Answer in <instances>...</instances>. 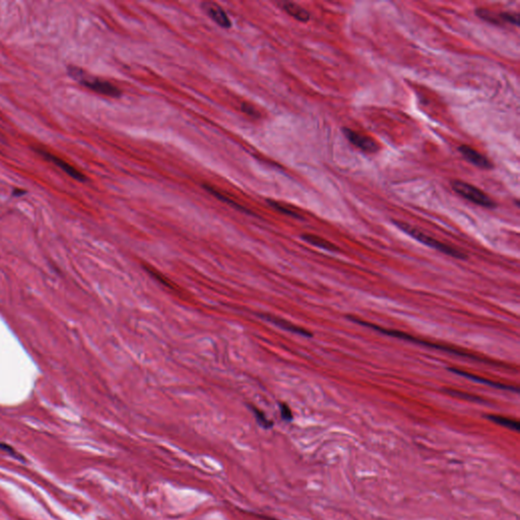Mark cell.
I'll list each match as a JSON object with an SVG mask.
<instances>
[{
  "label": "cell",
  "instance_id": "ffe728a7",
  "mask_svg": "<svg viewBox=\"0 0 520 520\" xmlns=\"http://www.w3.org/2000/svg\"><path fill=\"white\" fill-rule=\"evenodd\" d=\"M252 409H253V413L255 415V418H256L257 422L263 428H270L272 426V423L266 418V416L262 412H260V410L258 408H256V407H252Z\"/></svg>",
  "mask_w": 520,
  "mask_h": 520
},
{
  "label": "cell",
  "instance_id": "30bf717a",
  "mask_svg": "<svg viewBox=\"0 0 520 520\" xmlns=\"http://www.w3.org/2000/svg\"><path fill=\"white\" fill-rule=\"evenodd\" d=\"M260 316H261L263 319H265L266 321H268V322H270L272 324H275L276 326L282 328V330H284V331H290L292 333L302 335V336H305V337H311L312 336V333L310 331H308L307 330H305V328L300 327L298 325H295V324L291 323L288 320H284L283 318H279V317H276V316L269 315V314H262V315H260Z\"/></svg>",
  "mask_w": 520,
  "mask_h": 520
},
{
  "label": "cell",
  "instance_id": "9c48e42d",
  "mask_svg": "<svg viewBox=\"0 0 520 520\" xmlns=\"http://www.w3.org/2000/svg\"><path fill=\"white\" fill-rule=\"evenodd\" d=\"M448 370L450 372H452L454 374H457L459 376H462L464 378L467 379H470L472 381H474L476 383H481V384H485L487 386H490V387H493V388H496V389H500V390H508V391H514V392H518V387L516 386H513V385H507V384H504V383H501V382H497V381H493V380H490L488 378H484V377H481V376H477V375H474V374H472V373H469L467 371H463V370H459V369L457 368H449Z\"/></svg>",
  "mask_w": 520,
  "mask_h": 520
},
{
  "label": "cell",
  "instance_id": "603a6c76",
  "mask_svg": "<svg viewBox=\"0 0 520 520\" xmlns=\"http://www.w3.org/2000/svg\"><path fill=\"white\" fill-rule=\"evenodd\" d=\"M24 194H25L24 190H22V189H15V190H13V195H15V196H22V195H24Z\"/></svg>",
  "mask_w": 520,
  "mask_h": 520
},
{
  "label": "cell",
  "instance_id": "e0dca14e",
  "mask_svg": "<svg viewBox=\"0 0 520 520\" xmlns=\"http://www.w3.org/2000/svg\"><path fill=\"white\" fill-rule=\"evenodd\" d=\"M268 204L270 205V207L272 209H275L276 211H278L279 213H283V214H285V215H289V216H292V217H295V218H302V215H301L299 213H297L296 211H294L293 209H291L290 207H288V205H284L283 203H280L278 201H275V200H267Z\"/></svg>",
  "mask_w": 520,
  "mask_h": 520
},
{
  "label": "cell",
  "instance_id": "5bb4252c",
  "mask_svg": "<svg viewBox=\"0 0 520 520\" xmlns=\"http://www.w3.org/2000/svg\"><path fill=\"white\" fill-rule=\"evenodd\" d=\"M475 15L478 18H480L481 20H483V21H485V22H487L489 24H495V25L504 24L502 20H501V17H500V12L496 13L494 11L486 9V8H477L475 10Z\"/></svg>",
  "mask_w": 520,
  "mask_h": 520
},
{
  "label": "cell",
  "instance_id": "52a82bcc",
  "mask_svg": "<svg viewBox=\"0 0 520 520\" xmlns=\"http://www.w3.org/2000/svg\"><path fill=\"white\" fill-rule=\"evenodd\" d=\"M201 9L221 28L230 29L232 26V22L227 12L218 4L214 2H203L201 3Z\"/></svg>",
  "mask_w": 520,
  "mask_h": 520
},
{
  "label": "cell",
  "instance_id": "277c9868",
  "mask_svg": "<svg viewBox=\"0 0 520 520\" xmlns=\"http://www.w3.org/2000/svg\"><path fill=\"white\" fill-rule=\"evenodd\" d=\"M451 187H452V189L460 196L476 205H480V207L486 209L496 208L497 204L494 200L489 197L484 191L476 188L472 184L459 180H454L451 182Z\"/></svg>",
  "mask_w": 520,
  "mask_h": 520
},
{
  "label": "cell",
  "instance_id": "6da1fadb",
  "mask_svg": "<svg viewBox=\"0 0 520 520\" xmlns=\"http://www.w3.org/2000/svg\"><path fill=\"white\" fill-rule=\"evenodd\" d=\"M348 319H350L352 322H355V323H357V324H360V325H362V326L371 328V330H373V331H378V332H380V333H383V334H385V335H389V336H392V337H395V338H400V339H402V340L410 341V343H414V344L420 345V346H422V347H427V348H430V349H434V350H438V351H441V352H445V353L450 354V355H457V357L471 359V360L476 361V362H478V363H483V364H486V365H491V366L500 367V368H509V366L505 365V364H503V363H500V362H497V361H493V360L487 359V358H485V357H481V355H474V354H473V353H470V352H468V351L462 350V349H459V348H456V347H453V346H450V345H443V344H437V343H432V341H427V340H425V339H421V338H418L417 336H413V335H410V334L405 333V332H402V331H396V330H388V328L380 327V326H378V325H375V324H373V323H370V322H367V321L361 320L360 318L354 317V316H348Z\"/></svg>",
  "mask_w": 520,
  "mask_h": 520
},
{
  "label": "cell",
  "instance_id": "8992f818",
  "mask_svg": "<svg viewBox=\"0 0 520 520\" xmlns=\"http://www.w3.org/2000/svg\"><path fill=\"white\" fill-rule=\"evenodd\" d=\"M36 152L40 156H42L44 159H46L47 161H50L51 163L54 164V165H56L63 172H65L68 176H71V178H73L74 180L79 181V182L87 181V177L83 173H80L78 170H76L74 167L71 166L70 164L66 163L65 161H63L59 157H57L55 155H52L51 153H49V152H47V150H44L42 148H37Z\"/></svg>",
  "mask_w": 520,
  "mask_h": 520
},
{
  "label": "cell",
  "instance_id": "9a60e30c",
  "mask_svg": "<svg viewBox=\"0 0 520 520\" xmlns=\"http://www.w3.org/2000/svg\"><path fill=\"white\" fill-rule=\"evenodd\" d=\"M486 418L488 420L492 421L493 423L497 424V425H500L502 427L507 428V429H510L512 431H516L517 432L519 430V423L516 420L506 418V417H503V416H498V415H489Z\"/></svg>",
  "mask_w": 520,
  "mask_h": 520
},
{
  "label": "cell",
  "instance_id": "7c38bea8",
  "mask_svg": "<svg viewBox=\"0 0 520 520\" xmlns=\"http://www.w3.org/2000/svg\"><path fill=\"white\" fill-rule=\"evenodd\" d=\"M302 239L304 241L310 243L313 246H316V247L324 249V250H327V251H331V252L339 251L337 246H335L333 243L330 242L326 239H323V238H321L319 236H316V235L305 234V235H302Z\"/></svg>",
  "mask_w": 520,
  "mask_h": 520
},
{
  "label": "cell",
  "instance_id": "5b68a950",
  "mask_svg": "<svg viewBox=\"0 0 520 520\" xmlns=\"http://www.w3.org/2000/svg\"><path fill=\"white\" fill-rule=\"evenodd\" d=\"M343 132H344L345 136L347 138V140L353 145H355L357 148L361 149L362 152H364V153L375 154V153L378 152L379 148H380L378 143L375 141H373L371 138H369V136L363 135V134H361L359 132H355L353 129H350V128H347V127L343 128Z\"/></svg>",
  "mask_w": 520,
  "mask_h": 520
},
{
  "label": "cell",
  "instance_id": "ac0fdd59",
  "mask_svg": "<svg viewBox=\"0 0 520 520\" xmlns=\"http://www.w3.org/2000/svg\"><path fill=\"white\" fill-rule=\"evenodd\" d=\"M500 17L504 24H509L515 26L519 25V15L517 12H512V11L500 12Z\"/></svg>",
  "mask_w": 520,
  "mask_h": 520
},
{
  "label": "cell",
  "instance_id": "d6986e66",
  "mask_svg": "<svg viewBox=\"0 0 520 520\" xmlns=\"http://www.w3.org/2000/svg\"><path fill=\"white\" fill-rule=\"evenodd\" d=\"M144 268L149 273V275L152 276L155 280H157L160 284L167 286V288H174L173 284H171V282L166 277H164L161 272H159V271H157V270H155L153 268H150V267H146V266Z\"/></svg>",
  "mask_w": 520,
  "mask_h": 520
},
{
  "label": "cell",
  "instance_id": "44dd1931",
  "mask_svg": "<svg viewBox=\"0 0 520 520\" xmlns=\"http://www.w3.org/2000/svg\"><path fill=\"white\" fill-rule=\"evenodd\" d=\"M241 109H242V111H243L246 115L249 116V117H251V118H253V119H258V118L260 117L259 112L256 110V109H255L254 107H252V106L249 105V104L243 103Z\"/></svg>",
  "mask_w": 520,
  "mask_h": 520
},
{
  "label": "cell",
  "instance_id": "ba28073f",
  "mask_svg": "<svg viewBox=\"0 0 520 520\" xmlns=\"http://www.w3.org/2000/svg\"><path fill=\"white\" fill-rule=\"evenodd\" d=\"M458 150L465 160L470 162L471 164H473V166L477 168H481L484 170H490L494 167L493 163L487 157H485L481 153H478L477 150H475L474 148L469 145H465V144L460 145L458 147Z\"/></svg>",
  "mask_w": 520,
  "mask_h": 520
},
{
  "label": "cell",
  "instance_id": "4fadbf2b",
  "mask_svg": "<svg viewBox=\"0 0 520 520\" xmlns=\"http://www.w3.org/2000/svg\"><path fill=\"white\" fill-rule=\"evenodd\" d=\"M203 188H204L205 190H207V191H209V192H210L212 195H213L214 197H216L218 200H221V201H223V202H225V203L231 205L232 208H234V209H236V210H238V211H240V212H242V213L251 214V213L249 212V210H247L246 208L242 207V205H241L240 203H237L236 201H234L232 198H230V197H228L227 195L223 194L222 192H220V191L216 190L214 187H212V186H210V185L204 184V185H203Z\"/></svg>",
  "mask_w": 520,
  "mask_h": 520
},
{
  "label": "cell",
  "instance_id": "3957f363",
  "mask_svg": "<svg viewBox=\"0 0 520 520\" xmlns=\"http://www.w3.org/2000/svg\"><path fill=\"white\" fill-rule=\"evenodd\" d=\"M68 74H70L73 79L80 85L90 89L91 91L98 93L103 95H107V97L111 98H119L121 95V91L114 86L113 84L109 83L107 80H103L97 77H91L88 76L83 71L78 67L75 66H70L67 68Z\"/></svg>",
  "mask_w": 520,
  "mask_h": 520
},
{
  "label": "cell",
  "instance_id": "7a4b0ae2",
  "mask_svg": "<svg viewBox=\"0 0 520 520\" xmlns=\"http://www.w3.org/2000/svg\"><path fill=\"white\" fill-rule=\"evenodd\" d=\"M393 224L396 227H398L399 229H401L402 232H404L405 234H407L408 236L414 238L415 240L419 241L420 243L428 246V247H430V248L436 249L438 251H440L441 253H444V254L449 255L451 257H454L456 259H467L468 258V255L465 254L464 252H462L461 250H459L458 248L453 247V246H451L449 244L443 243V242H441L439 240H437V239L425 234V233L422 232L421 230H419V229H417V228H415L413 226H410L407 223H403V222H401V221H393Z\"/></svg>",
  "mask_w": 520,
  "mask_h": 520
},
{
  "label": "cell",
  "instance_id": "8fae6325",
  "mask_svg": "<svg viewBox=\"0 0 520 520\" xmlns=\"http://www.w3.org/2000/svg\"><path fill=\"white\" fill-rule=\"evenodd\" d=\"M280 5H282V8L295 20L302 22V23L309 22L310 20L309 11L306 10L301 5L295 2H282Z\"/></svg>",
  "mask_w": 520,
  "mask_h": 520
},
{
  "label": "cell",
  "instance_id": "2e32d148",
  "mask_svg": "<svg viewBox=\"0 0 520 520\" xmlns=\"http://www.w3.org/2000/svg\"><path fill=\"white\" fill-rule=\"evenodd\" d=\"M444 391L448 395L454 396V398H457V399H460V400L469 401V402H478V403L486 402V401L483 400L482 398H480V396L474 395V394H471V393H468V392L459 391V390H456V389H449V388L445 389Z\"/></svg>",
  "mask_w": 520,
  "mask_h": 520
},
{
  "label": "cell",
  "instance_id": "7402d4cb",
  "mask_svg": "<svg viewBox=\"0 0 520 520\" xmlns=\"http://www.w3.org/2000/svg\"><path fill=\"white\" fill-rule=\"evenodd\" d=\"M281 414H282L283 419L285 421H291L293 419V415H292L290 407L284 403L281 404Z\"/></svg>",
  "mask_w": 520,
  "mask_h": 520
}]
</instances>
